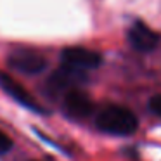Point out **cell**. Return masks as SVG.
<instances>
[{
  "mask_svg": "<svg viewBox=\"0 0 161 161\" xmlns=\"http://www.w3.org/2000/svg\"><path fill=\"white\" fill-rule=\"evenodd\" d=\"M0 88H2L11 99H14L18 104L25 106V108L31 109V111H35V113H42L43 111V109L40 108V104L35 101V97H33L18 80H14L9 73L0 71Z\"/></svg>",
  "mask_w": 161,
  "mask_h": 161,
  "instance_id": "4",
  "label": "cell"
},
{
  "mask_svg": "<svg viewBox=\"0 0 161 161\" xmlns=\"http://www.w3.org/2000/svg\"><path fill=\"white\" fill-rule=\"evenodd\" d=\"M61 61H63V66H68L80 73H87L101 66L102 57L99 52L85 47H68L61 52Z\"/></svg>",
  "mask_w": 161,
  "mask_h": 161,
  "instance_id": "2",
  "label": "cell"
},
{
  "mask_svg": "<svg viewBox=\"0 0 161 161\" xmlns=\"http://www.w3.org/2000/svg\"><path fill=\"white\" fill-rule=\"evenodd\" d=\"M149 109L151 113H154L156 116L161 118V95H153L149 99Z\"/></svg>",
  "mask_w": 161,
  "mask_h": 161,
  "instance_id": "8",
  "label": "cell"
},
{
  "mask_svg": "<svg viewBox=\"0 0 161 161\" xmlns=\"http://www.w3.org/2000/svg\"><path fill=\"white\" fill-rule=\"evenodd\" d=\"M95 125L104 133L126 137L135 133L139 121L137 116L123 106H106L95 116Z\"/></svg>",
  "mask_w": 161,
  "mask_h": 161,
  "instance_id": "1",
  "label": "cell"
},
{
  "mask_svg": "<svg viewBox=\"0 0 161 161\" xmlns=\"http://www.w3.org/2000/svg\"><path fill=\"white\" fill-rule=\"evenodd\" d=\"M11 149H12V140L9 139L7 133H4L2 130H0V154H5Z\"/></svg>",
  "mask_w": 161,
  "mask_h": 161,
  "instance_id": "7",
  "label": "cell"
},
{
  "mask_svg": "<svg viewBox=\"0 0 161 161\" xmlns=\"http://www.w3.org/2000/svg\"><path fill=\"white\" fill-rule=\"evenodd\" d=\"M126 36H128L130 45L135 50H139V52H151V50H154L158 47V43H159L158 33H154L149 26L140 23V21L133 23V25L130 26Z\"/></svg>",
  "mask_w": 161,
  "mask_h": 161,
  "instance_id": "6",
  "label": "cell"
},
{
  "mask_svg": "<svg viewBox=\"0 0 161 161\" xmlns=\"http://www.w3.org/2000/svg\"><path fill=\"white\" fill-rule=\"evenodd\" d=\"M63 108L69 118L75 119H83L92 114L94 111V104H92L90 97L85 92L78 90V88H71L66 92L63 101Z\"/></svg>",
  "mask_w": 161,
  "mask_h": 161,
  "instance_id": "5",
  "label": "cell"
},
{
  "mask_svg": "<svg viewBox=\"0 0 161 161\" xmlns=\"http://www.w3.org/2000/svg\"><path fill=\"white\" fill-rule=\"evenodd\" d=\"M9 64L25 75H38L47 68V59L31 49H18L9 56Z\"/></svg>",
  "mask_w": 161,
  "mask_h": 161,
  "instance_id": "3",
  "label": "cell"
}]
</instances>
